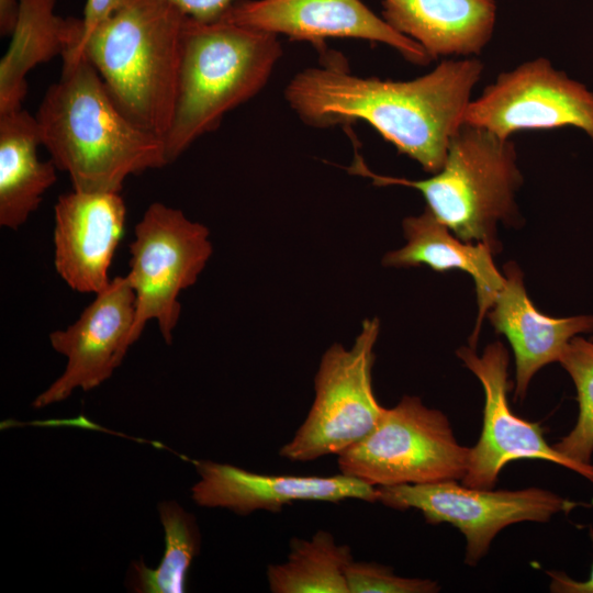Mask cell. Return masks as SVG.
<instances>
[{"label": "cell", "instance_id": "6da1fadb", "mask_svg": "<svg viewBox=\"0 0 593 593\" xmlns=\"http://www.w3.org/2000/svg\"><path fill=\"white\" fill-rule=\"evenodd\" d=\"M483 70L478 57L446 58L411 80L365 78L350 72L337 54L294 75L284 99L312 127L368 123L433 175L445 164Z\"/></svg>", "mask_w": 593, "mask_h": 593}, {"label": "cell", "instance_id": "7a4b0ae2", "mask_svg": "<svg viewBox=\"0 0 593 593\" xmlns=\"http://www.w3.org/2000/svg\"><path fill=\"white\" fill-rule=\"evenodd\" d=\"M35 118L42 145L76 191L120 193L128 176L169 164L164 141L120 111L83 55L63 58Z\"/></svg>", "mask_w": 593, "mask_h": 593}, {"label": "cell", "instance_id": "3957f363", "mask_svg": "<svg viewBox=\"0 0 593 593\" xmlns=\"http://www.w3.org/2000/svg\"><path fill=\"white\" fill-rule=\"evenodd\" d=\"M186 15L164 0H127L78 47L120 111L164 141L175 111Z\"/></svg>", "mask_w": 593, "mask_h": 593}, {"label": "cell", "instance_id": "277c9868", "mask_svg": "<svg viewBox=\"0 0 593 593\" xmlns=\"http://www.w3.org/2000/svg\"><path fill=\"white\" fill-rule=\"evenodd\" d=\"M281 56L273 33L222 18L203 22L186 16L175 111L164 137L168 163L260 92Z\"/></svg>", "mask_w": 593, "mask_h": 593}, {"label": "cell", "instance_id": "5b68a950", "mask_svg": "<svg viewBox=\"0 0 593 593\" xmlns=\"http://www.w3.org/2000/svg\"><path fill=\"white\" fill-rule=\"evenodd\" d=\"M347 170L370 178L376 186L418 190L426 208L457 237L486 243L494 250L496 226L516 217L515 197L523 183L513 141L469 124H462L454 135L443 168L429 178L374 174L358 154Z\"/></svg>", "mask_w": 593, "mask_h": 593}, {"label": "cell", "instance_id": "8992f818", "mask_svg": "<svg viewBox=\"0 0 593 593\" xmlns=\"http://www.w3.org/2000/svg\"><path fill=\"white\" fill-rule=\"evenodd\" d=\"M470 448L461 446L447 416L404 395L384 409L372 430L337 455L339 471L372 486L461 480Z\"/></svg>", "mask_w": 593, "mask_h": 593}, {"label": "cell", "instance_id": "52a82bcc", "mask_svg": "<svg viewBox=\"0 0 593 593\" xmlns=\"http://www.w3.org/2000/svg\"><path fill=\"white\" fill-rule=\"evenodd\" d=\"M209 230L184 213L160 202L152 203L134 227L126 278L135 294L132 344L146 324L156 320L167 344L179 321L178 296L198 280L212 255Z\"/></svg>", "mask_w": 593, "mask_h": 593}, {"label": "cell", "instance_id": "ba28073f", "mask_svg": "<svg viewBox=\"0 0 593 593\" xmlns=\"http://www.w3.org/2000/svg\"><path fill=\"white\" fill-rule=\"evenodd\" d=\"M378 318L366 320L353 347L334 344L323 355L314 379L315 398L281 458L312 461L338 455L367 436L384 412L372 389Z\"/></svg>", "mask_w": 593, "mask_h": 593}, {"label": "cell", "instance_id": "9c48e42d", "mask_svg": "<svg viewBox=\"0 0 593 593\" xmlns=\"http://www.w3.org/2000/svg\"><path fill=\"white\" fill-rule=\"evenodd\" d=\"M378 502L394 510L414 508L430 524L449 523L466 537L468 564H475L500 530L519 522H547L580 503L539 488L492 491L456 480L379 486Z\"/></svg>", "mask_w": 593, "mask_h": 593}, {"label": "cell", "instance_id": "30bf717a", "mask_svg": "<svg viewBox=\"0 0 593 593\" xmlns=\"http://www.w3.org/2000/svg\"><path fill=\"white\" fill-rule=\"evenodd\" d=\"M463 124L502 138L572 126L593 143V91L540 56L500 72L471 100Z\"/></svg>", "mask_w": 593, "mask_h": 593}, {"label": "cell", "instance_id": "8fae6325", "mask_svg": "<svg viewBox=\"0 0 593 593\" xmlns=\"http://www.w3.org/2000/svg\"><path fill=\"white\" fill-rule=\"evenodd\" d=\"M465 366L480 380L484 390L483 426L475 446L470 448L465 485L492 489L502 469L511 461L540 459L578 472L593 482V466L579 465L550 446L539 424L512 412L507 391L508 353L501 342L488 345L478 356L474 347L456 351Z\"/></svg>", "mask_w": 593, "mask_h": 593}, {"label": "cell", "instance_id": "7c38bea8", "mask_svg": "<svg viewBox=\"0 0 593 593\" xmlns=\"http://www.w3.org/2000/svg\"><path fill=\"white\" fill-rule=\"evenodd\" d=\"M65 329L49 334L53 349L67 358L64 372L32 403L42 409L89 391L108 380L133 345L135 294L126 278L115 277Z\"/></svg>", "mask_w": 593, "mask_h": 593}, {"label": "cell", "instance_id": "4fadbf2b", "mask_svg": "<svg viewBox=\"0 0 593 593\" xmlns=\"http://www.w3.org/2000/svg\"><path fill=\"white\" fill-rule=\"evenodd\" d=\"M222 19L315 45L326 38L376 42L414 65L432 61L418 44L395 32L361 0H237Z\"/></svg>", "mask_w": 593, "mask_h": 593}, {"label": "cell", "instance_id": "5bb4252c", "mask_svg": "<svg viewBox=\"0 0 593 593\" xmlns=\"http://www.w3.org/2000/svg\"><path fill=\"white\" fill-rule=\"evenodd\" d=\"M54 266L67 286L97 294L123 235L126 208L120 193L72 190L54 206Z\"/></svg>", "mask_w": 593, "mask_h": 593}, {"label": "cell", "instance_id": "9a60e30c", "mask_svg": "<svg viewBox=\"0 0 593 593\" xmlns=\"http://www.w3.org/2000/svg\"><path fill=\"white\" fill-rule=\"evenodd\" d=\"M194 466L200 477L191 488L195 504L225 508L238 515L279 512L284 505L299 501L378 502L376 486L342 472L331 477L275 475L210 460L194 461Z\"/></svg>", "mask_w": 593, "mask_h": 593}, {"label": "cell", "instance_id": "2e32d148", "mask_svg": "<svg viewBox=\"0 0 593 593\" xmlns=\"http://www.w3.org/2000/svg\"><path fill=\"white\" fill-rule=\"evenodd\" d=\"M505 284L488 312L491 324L510 342L515 358L514 399H524L530 380L544 366L559 361L568 343L593 331V316L550 317L529 300L518 266H504Z\"/></svg>", "mask_w": 593, "mask_h": 593}, {"label": "cell", "instance_id": "e0dca14e", "mask_svg": "<svg viewBox=\"0 0 593 593\" xmlns=\"http://www.w3.org/2000/svg\"><path fill=\"white\" fill-rule=\"evenodd\" d=\"M382 19L432 59L479 57L492 40L495 0H381Z\"/></svg>", "mask_w": 593, "mask_h": 593}, {"label": "cell", "instance_id": "ac0fdd59", "mask_svg": "<svg viewBox=\"0 0 593 593\" xmlns=\"http://www.w3.org/2000/svg\"><path fill=\"white\" fill-rule=\"evenodd\" d=\"M405 246L388 253L383 265L413 267L426 265L435 271L461 270L469 273L475 286L479 314L470 344L474 347L483 317L492 307L505 284V277L493 261L494 249L486 243H470L457 237L426 208L417 216L402 223Z\"/></svg>", "mask_w": 593, "mask_h": 593}, {"label": "cell", "instance_id": "d6986e66", "mask_svg": "<svg viewBox=\"0 0 593 593\" xmlns=\"http://www.w3.org/2000/svg\"><path fill=\"white\" fill-rule=\"evenodd\" d=\"M12 38L0 61V114L21 109L26 75L36 65L63 56L81 41V19L55 14L56 0H18Z\"/></svg>", "mask_w": 593, "mask_h": 593}, {"label": "cell", "instance_id": "ffe728a7", "mask_svg": "<svg viewBox=\"0 0 593 593\" xmlns=\"http://www.w3.org/2000/svg\"><path fill=\"white\" fill-rule=\"evenodd\" d=\"M42 145L35 116L22 108L0 114V225L18 230L38 208L57 180L56 165L41 161Z\"/></svg>", "mask_w": 593, "mask_h": 593}, {"label": "cell", "instance_id": "44dd1931", "mask_svg": "<svg viewBox=\"0 0 593 593\" xmlns=\"http://www.w3.org/2000/svg\"><path fill=\"white\" fill-rule=\"evenodd\" d=\"M353 560L350 547L328 532L294 537L287 560L268 566V586L273 593H349L346 569Z\"/></svg>", "mask_w": 593, "mask_h": 593}, {"label": "cell", "instance_id": "7402d4cb", "mask_svg": "<svg viewBox=\"0 0 593 593\" xmlns=\"http://www.w3.org/2000/svg\"><path fill=\"white\" fill-rule=\"evenodd\" d=\"M165 534V550L159 564L152 569L143 561L131 564L130 589L138 593H182L188 572L199 553L201 536L195 517L175 501L158 504Z\"/></svg>", "mask_w": 593, "mask_h": 593}, {"label": "cell", "instance_id": "603a6c76", "mask_svg": "<svg viewBox=\"0 0 593 593\" xmlns=\"http://www.w3.org/2000/svg\"><path fill=\"white\" fill-rule=\"evenodd\" d=\"M559 362L571 376L578 392L579 416L572 430L553 447L568 459L591 467L593 454V342L574 336Z\"/></svg>", "mask_w": 593, "mask_h": 593}, {"label": "cell", "instance_id": "cb8c5ba5", "mask_svg": "<svg viewBox=\"0 0 593 593\" xmlns=\"http://www.w3.org/2000/svg\"><path fill=\"white\" fill-rule=\"evenodd\" d=\"M349 593H434L439 591L436 581L403 578L387 566L353 560L346 569Z\"/></svg>", "mask_w": 593, "mask_h": 593}, {"label": "cell", "instance_id": "d4e9b609", "mask_svg": "<svg viewBox=\"0 0 593 593\" xmlns=\"http://www.w3.org/2000/svg\"><path fill=\"white\" fill-rule=\"evenodd\" d=\"M186 16L203 21L211 22L220 20L228 8L237 0H164Z\"/></svg>", "mask_w": 593, "mask_h": 593}, {"label": "cell", "instance_id": "484cf974", "mask_svg": "<svg viewBox=\"0 0 593 593\" xmlns=\"http://www.w3.org/2000/svg\"><path fill=\"white\" fill-rule=\"evenodd\" d=\"M127 0H87L82 16V37L78 46L104 21L121 9ZM77 46V47H78ZM76 48V47H75ZM74 49V48H72Z\"/></svg>", "mask_w": 593, "mask_h": 593}, {"label": "cell", "instance_id": "4316f807", "mask_svg": "<svg viewBox=\"0 0 593 593\" xmlns=\"http://www.w3.org/2000/svg\"><path fill=\"white\" fill-rule=\"evenodd\" d=\"M550 591L559 593H593V564L591 575L585 581H577L561 571H548Z\"/></svg>", "mask_w": 593, "mask_h": 593}, {"label": "cell", "instance_id": "83f0119b", "mask_svg": "<svg viewBox=\"0 0 593 593\" xmlns=\"http://www.w3.org/2000/svg\"><path fill=\"white\" fill-rule=\"evenodd\" d=\"M18 0H0L1 35H9L12 33L18 15Z\"/></svg>", "mask_w": 593, "mask_h": 593}]
</instances>
